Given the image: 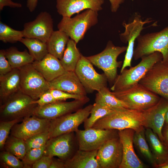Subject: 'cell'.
I'll return each instance as SVG.
<instances>
[{
  "instance_id": "43",
  "label": "cell",
  "mask_w": 168,
  "mask_h": 168,
  "mask_svg": "<svg viewBox=\"0 0 168 168\" xmlns=\"http://www.w3.org/2000/svg\"><path fill=\"white\" fill-rule=\"evenodd\" d=\"M52 161V158L44 155L35 163L32 168H49Z\"/></svg>"
},
{
  "instance_id": "26",
  "label": "cell",
  "mask_w": 168,
  "mask_h": 168,
  "mask_svg": "<svg viewBox=\"0 0 168 168\" xmlns=\"http://www.w3.org/2000/svg\"><path fill=\"white\" fill-rule=\"evenodd\" d=\"M145 134L156 165L163 163L168 158V149L158 135L150 128H146Z\"/></svg>"
},
{
  "instance_id": "35",
  "label": "cell",
  "mask_w": 168,
  "mask_h": 168,
  "mask_svg": "<svg viewBox=\"0 0 168 168\" xmlns=\"http://www.w3.org/2000/svg\"><path fill=\"white\" fill-rule=\"evenodd\" d=\"M24 37L22 30H15L0 21V40L3 42L15 43Z\"/></svg>"
},
{
  "instance_id": "34",
  "label": "cell",
  "mask_w": 168,
  "mask_h": 168,
  "mask_svg": "<svg viewBox=\"0 0 168 168\" xmlns=\"http://www.w3.org/2000/svg\"><path fill=\"white\" fill-rule=\"evenodd\" d=\"M115 109L107 108L94 103L91 111L90 116L84 122V129L92 127L98 120L111 113Z\"/></svg>"
},
{
  "instance_id": "42",
  "label": "cell",
  "mask_w": 168,
  "mask_h": 168,
  "mask_svg": "<svg viewBox=\"0 0 168 168\" xmlns=\"http://www.w3.org/2000/svg\"><path fill=\"white\" fill-rule=\"evenodd\" d=\"M58 101L53 97L49 89L42 94L34 103L37 104L40 106Z\"/></svg>"
},
{
  "instance_id": "29",
  "label": "cell",
  "mask_w": 168,
  "mask_h": 168,
  "mask_svg": "<svg viewBox=\"0 0 168 168\" xmlns=\"http://www.w3.org/2000/svg\"><path fill=\"white\" fill-rule=\"evenodd\" d=\"M4 51L5 56L13 69L19 68L34 61L26 49L20 51L16 47H11Z\"/></svg>"
},
{
  "instance_id": "36",
  "label": "cell",
  "mask_w": 168,
  "mask_h": 168,
  "mask_svg": "<svg viewBox=\"0 0 168 168\" xmlns=\"http://www.w3.org/2000/svg\"><path fill=\"white\" fill-rule=\"evenodd\" d=\"M0 168H24L22 161L12 153L3 150L0 152Z\"/></svg>"
},
{
  "instance_id": "21",
  "label": "cell",
  "mask_w": 168,
  "mask_h": 168,
  "mask_svg": "<svg viewBox=\"0 0 168 168\" xmlns=\"http://www.w3.org/2000/svg\"><path fill=\"white\" fill-rule=\"evenodd\" d=\"M168 110V100L162 97L155 105L143 111L147 122V128L151 129L163 141L162 129L165 124L166 112Z\"/></svg>"
},
{
  "instance_id": "7",
  "label": "cell",
  "mask_w": 168,
  "mask_h": 168,
  "mask_svg": "<svg viewBox=\"0 0 168 168\" xmlns=\"http://www.w3.org/2000/svg\"><path fill=\"white\" fill-rule=\"evenodd\" d=\"M112 92L129 109L141 111L152 106L161 98L159 95L148 90L139 83L127 89Z\"/></svg>"
},
{
  "instance_id": "5",
  "label": "cell",
  "mask_w": 168,
  "mask_h": 168,
  "mask_svg": "<svg viewBox=\"0 0 168 168\" xmlns=\"http://www.w3.org/2000/svg\"><path fill=\"white\" fill-rule=\"evenodd\" d=\"M137 39L138 44L133 54L135 60L158 52L162 55V61L168 62V26L158 32L140 35Z\"/></svg>"
},
{
  "instance_id": "4",
  "label": "cell",
  "mask_w": 168,
  "mask_h": 168,
  "mask_svg": "<svg viewBox=\"0 0 168 168\" xmlns=\"http://www.w3.org/2000/svg\"><path fill=\"white\" fill-rule=\"evenodd\" d=\"M98 16V12L87 9L73 17H63L57 27L77 44L87 31L97 23Z\"/></svg>"
},
{
  "instance_id": "50",
  "label": "cell",
  "mask_w": 168,
  "mask_h": 168,
  "mask_svg": "<svg viewBox=\"0 0 168 168\" xmlns=\"http://www.w3.org/2000/svg\"><path fill=\"white\" fill-rule=\"evenodd\" d=\"M168 110L167 111L165 118V124H168Z\"/></svg>"
},
{
  "instance_id": "44",
  "label": "cell",
  "mask_w": 168,
  "mask_h": 168,
  "mask_svg": "<svg viewBox=\"0 0 168 168\" xmlns=\"http://www.w3.org/2000/svg\"><path fill=\"white\" fill-rule=\"evenodd\" d=\"M6 6L12 8H20L22 5L20 3L13 2L12 0H0V10L2 11Z\"/></svg>"
},
{
  "instance_id": "22",
  "label": "cell",
  "mask_w": 168,
  "mask_h": 168,
  "mask_svg": "<svg viewBox=\"0 0 168 168\" xmlns=\"http://www.w3.org/2000/svg\"><path fill=\"white\" fill-rule=\"evenodd\" d=\"M48 82L50 89L86 96L87 92L75 71H65L61 75Z\"/></svg>"
},
{
  "instance_id": "12",
  "label": "cell",
  "mask_w": 168,
  "mask_h": 168,
  "mask_svg": "<svg viewBox=\"0 0 168 168\" xmlns=\"http://www.w3.org/2000/svg\"><path fill=\"white\" fill-rule=\"evenodd\" d=\"M74 71L87 93L98 91L107 86L108 80L104 73H97L91 63L82 55Z\"/></svg>"
},
{
  "instance_id": "49",
  "label": "cell",
  "mask_w": 168,
  "mask_h": 168,
  "mask_svg": "<svg viewBox=\"0 0 168 168\" xmlns=\"http://www.w3.org/2000/svg\"><path fill=\"white\" fill-rule=\"evenodd\" d=\"M154 167L156 168H168V158L163 163L155 165Z\"/></svg>"
},
{
  "instance_id": "37",
  "label": "cell",
  "mask_w": 168,
  "mask_h": 168,
  "mask_svg": "<svg viewBox=\"0 0 168 168\" xmlns=\"http://www.w3.org/2000/svg\"><path fill=\"white\" fill-rule=\"evenodd\" d=\"M46 145L42 147L28 150L21 160L24 168H31L33 165L44 154Z\"/></svg>"
},
{
  "instance_id": "10",
  "label": "cell",
  "mask_w": 168,
  "mask_h": 168,
  "mask_svg": "<svg viewBox=\"0 0 168 168\" xmlns=\"http://www.w3.org/2000/svg\"><path fill=\"white\" fill-rule=\"evenodd\" d=\"M139 83L168 100V62L161 60L155 63Z\"/></svg>"
},
{
  "instance_id": "18",
  "label": "cell",
  "mask_w": 168,
  "mask_h": 168,
  "mask_svg": "<svg viewBox=\"0 0 168 168\" xmlns=\"http://www.w3.org/2000/svg\"><path fill=\"white\" fill-rule=\"evenodd\" d=\"M50 124V120L35 115L26 117L21 123L13 126L10 135L25 140L36 134L48 131Z\"/></svg>"
},
{
  "instance_id": "28",
  "label": "cell",
  "mask_w": 168,
  "mask_h": 168,
  "mask_svg": "<svg viewBox=\"0 0 168 168\" xmlns=\"http://www.w3.org/2000/svg\"><path fill=\"white\" fill-rule=\"evenodd\" d=\"M77 44L70 39L63 56L60 59V63L65 71H75L82 54L76 46Z\"/></svg>"
},
{
  "instance_id": "13",
  "label": "cell",
  "mask_w": 168,
  "mask_h": 168,
  "mask_svg": "<svg viewBox=\"0 0 168 168\" xmlns=\"http://www.w3.org/2000/svg\"><path fill=\"white\" fill-rule=\"evenodd\" d=\"M118 130L100 129L92 127L76 133L79 149L91 151L98 150L109 140L119 136Z\"/></svg>"
},
{
  "instance_id": "25",
  "label": "cell",
  "mask_w": 168,
  "mask_h": 168,
  "mask_svg": "<svg viewBox=\"0 0 168 168\" xmlns=\"http://www.w3.org/2000/svg\"><path fill=\"white\" fill-rule=\"evenodd\" d=\"M98 150L78 149L70 159L65 162V168H101L96 158Z\"/></svg>"
},
{
  "instance_id": "15",
  "label": "cell",
  "mask_w": 168,
  "mask_h": 168,
  "mask_svg": "<svg viewBox=\"0 0 168 168\" xmlns=\"http://www.w3.org/2000/svg\"><path fill=\"white\" fill-rule=\"evenodd\" d=\"M151 21L148 19L142 21L141 16L137 14L132 21L127 23L124 22L123 23L125 30L123 33L119 34V37L121 41L125 43H128V45L122 66V69L131 67V63L133 57L135 41L144 29L143 26Z\"/></svg>"
},
{
  "instance_id": "6",
  "label": "cell",
  "mask_w": 168,
  "mask_h": 168,
  "mask_svg": "<svg viewBox=\"0 0 168 168\" xmlns=\"http://www.w3.org/2000/svg\"><path fill=\"white\" fill-rule=\"evenodd\" d=\"M127 46H116L109 41L104 49L100 53L86 57L91 63L101 69L108 81L113 83L117 74V69L122 65V62L118 61L119 56L126 51Z\"/></svg>"
},
{
  "instance_id": "27",
  "label": "cell",
  "mask_w": 168,
  "mask_h": 168,
  "mask_svg": "<svg viewBox=\"0 0 168 168\" xmlns=\"http://www.w3.org/2000/svg\"><path fill=\"white\" fill-rule=\"evenodd\" d=\"M69 38L63 31H54L46 43L49 53L61 59Z\"/></svg>"
},
{
  "instance_id": "33",
  "label": "cell",
  "mask_w": 168,
  "mask_h": 168,
  "mask_svg": "<svg viewBox=\"0 0 168 168\" xmlns=\"http://www.w3.org/2000/svg\"><path fill=\"white\" fill-rule=\"evenodd\" d=\"M22 160L27 151L25 140L10 135L5 143L3 150Z\"/></svg>"
},
{
  "instance_id": "51",
  "label": "cell",
  "mask_w": 168,
  "mask_h": 168,
  "mask_svg": "<svg viewBox=\"0 0 168 168\" xmlns=\"http://www.w3.org/2000/svg\"><path fill=\"white\" fill-rule=\"evenodd\" d=\"M154 0V1H156V0Z\"/></svg>"
},
{
  "instance_id": "19",
  "label": "cell",
  "mask_w": 168,
  "mask_h": 168,
  "mask_svg": "<svg viewBox=\"0 0 168 168\" xmlns=\"http://www.w3.org/2000/svg\"><path fill=\"white\" fill-rule=\"evenodd\" d=\"M135 132L132 129L118 131L123 152L122 160L119 168H143L145 167L134 150L133 137Z\"/></svg>"
},
{
  "instance_id": "2",
  "label": "cell",
  "mask_w": 168,
  "mask_h": 168,
  "mask_svg": "<svg viewBox=\"0 0 168 168\" xmlns=\"http://www.w3.org/2000/svg\"><path fill=\"white\" fill-rule=\"evenodd\" d=\"M141 58L136 65L125 68L118 75L110 88L112 91L124 90L138 83L155 63L162 60L163 57L161 53L156 52Z\"/></svg>"
},
{
  "instance_id": "45",
  "label": "cell",
  "mask_w": 168,
  "mask_h": 168,
  "mask_svg": "<svg viewBox=\"0 0 168 168\" xmlns=\"http://www.w3.org/2000/svg\"><path fill=\"white\" fill-rule=\"evenodd\" d=\"M49 168H65V161L59 159L52 158V161Z\"/></svg>"
},
{
  "instance_id": "39",
  "label": "cell",
  "mask_w": 168,
  "mask_h": 168,
  "mask_svg": "<svg viewBox=\"0 0 168 168\" xmlns=\"http://www.w3.org/2000/svg\"><path fill=\"white\" fill-rule=\"evenodd\" d=\"M23 119H17L12 120H0V149L3 150L5 142L13 126L16 124L21 122Z\"/></svg>"
},
{
  "instance_id": "47",
  "label": "cell",
  "mask_w": 168,
  "mask_h": 168,
  "mask_svg": "<svg viewBox=\"0 0 168 168\" xmlns=\"http://www.w3.org/2000/svg\"><path fill=\"white\" fill-rule=\"evenodd\" d=\"M163 142L168 149V123L165 124L162 129Z\"/></svg>"
},
{
  "instance_id": "38",
  "label": "cell",
  "mask_w": 168,
  "mask_h": 168,
  "mask_svg": "<svg viewBox=\"0 0 168 168\" xmlns=\"http://www.w3.org/2000/svg\"><path fill=\"white\" fill-rule=\"evenodd\" d=\"M50 138L48 131L35 135L25 140L27 151L33 148H37L45 146Z\"/></svg>"
},
{
  "instance_id": "16",
  "label": "cell",
  "mask_w": 168,
  "mask_h": 168,
  "mask_svg": "<svg viewBox=\"0 0 168 168\" xmlns=\"http://www.w3.org/2000/svg\"><path fill=\"white\" fill-rule=\"evenodd\" d=\"M53 27L50 14L46 11L41 12L34 20L24 24V37L37 39L46 43L54 31Z\"/></svg>"
},
{
  "instance_id": "31",
  "label": "cell",
  "mask_w": 168,
  "mask_h": 168,
  "mask_svg": "<svg viewBox=\"0 0 168 168\" xmlns=\"http://www.w3.org/2000/svg\"><path fill=\"white\" fill-rule=\"evenodd\" d=\"M19 42L27 48L34 61L42 60L49 53L47 43L39 39L23 37Z\"/></svg>"
},
{
  "instance_id": "20",
  "label": "cell",
  "mask_w": 168,
  "mask_h": 168,
  "mask_svg": "<svg viewBox=\"0 0 168 168\" xmlns=\"http://www.w3.org/2000/svg\"><path fill=\"white\" fill-rule=\"evenodd\" d=\"M105 0H56L58 13L63 17H71L85 9L98 12L103 9Z\"/></svg>"
},
{
  "instance_id": "24",
  "label": "cell",
  "mask_w": 168,
  "mask_h": 168,
  "mask_svg": "<svg viewBox=\"0 0 168 168\" xmlns=\"http://www.w3.org/2000/svg\"><path fill=\"white\" fill-rule=\"evenodd\" d=\"M21 77L19 68H14L10 72L0 76V104L20 91Z\"/></svg>"
},
{
  "instance_id": "46",
  "label": "cell",
  "mask_w": 168,
  "mask_h": 168,
  "mask_svg": "<svg viewBox=\"0 0 168 168\" xmlns=\"http://www.w3.org/2000/svg\"><path fill=\"white\" fill-rule=\"evenodd\" d=\"M125 0H109L110 3V9L113 12H116L121 4L123 3Z\"/></svg>"
},
{
  "instance_id": "1",
  "label": "cell",
  "mask_w": 168,
  "mask_h": 168,
  "mask_svg": "<svg viewBox=\"0 0 168 168\" xmlns=\"http://www.w3.org/2000/svg\"><path fill=\"white\" fill-rule=\"evenodd\" d=\"M92 127L118 130L132 129L137 132L146 128L147 122L143 111L120 108L99 119Z\"/></svg>"
},
{
  "instance_id": "48",
  "label": "cell",
  "mask_w": 168,
  "mask_h": 168,
  "mask_svg": "<svg viewBox=\"0 0 168 168\" xmlns=\"http://www.w3.org/2000/svg\"><path fill=\"white\" fill-rule=\"evenodd\" d=\"M38 2V0H27L26 6L30 12L34 11L37 6Z\"/></svg>"
},
{
  "instance_id": "9",
  "label": "cell",
  "mask_w": 168,
  "mask_h": 168,
  "mask_svg": "<svg viewBox=\"0 0 168 168\" xmlns=\"http://www.w3.org/2000/svg\"><path fill=\"white\" fill-rule=\"evenodd\" d=\"M19 69L20 91L34 100L38 99L42 94L50 89L48 82L34 67L32 63Z\"/></svg>"
},
{
  "instance_id": "40",
  "label": "cell",
  "mask_w": 168,
  "mask_h": 168,
  "mask_svg": "<svg viewBox=\"0 0 168 168\" xmlns=\"http://www.w3.org/2000/svg\"><path fill=\"white\" fill-rule=\"evenodd\" d=\"M49 91L54 98L58 101H64L69 99H81L87 96H86L71 93L58 89H49Z\"/></svg>"
},
{
  "instance_id": "23",
  "label": "cell",
  "mask_w": 168,
  "mask_h": 168,
  "mask_svg": "<svg viewBox=\"0 0 168 168\" xmlns=\"http://www.w3.org/2000/svg\"><path fill=\"white\" fill-rule=\"evenodd\" d=\"M32 64L48 82L61 75L65 71L60 60L49 53H48L40 61H34Z\"/></svg>"
},
{
  "instance_id": "41",
  "label": "cell",
  "mask_w": 168,
  "mask_h": 168,
  "mask_svg": "<svg viewBox=\"0 0 168 168\" xmlns=\"http://www.w3.org/2000/svg\"><path fill=\"white\" fill-rule=\"evenodd\" d=\"M13 68L6 58L4 49L0 50V76L5 75L11 72Z\"/></svg>"
},
{
  "instance_id": "17",
  "label": "cell",
  "mask_w": 168,
  "mask_h": 168,
  "mask_svg": "<svg viewBox=\"0 0 168 168\" xmlns=\"http://www.w3.org/2000/svg\"><path fill=\"white\" fill-rule=\"evenodd\" d=\"M123 153L118 136L108 140L98 149L96 158L101 168H119Z\"/></svg>"
},
{
  "instance_id": "30",
  "label": "cell",
  "mask_w": 168,
  "mask_h": 168,
  "mask_svg": "<svg viewBox=\"0 0 168 168\" xmlns=\"http://www.w3.org/2000/svg\"><path fill=\"white\" fill-rule=\"evenodd\" d=\"M97 92L96 95V103L112 109H129L125 103L116 97L107 86L104 87Z\"/></svg>"
},
{
  "instance_id": "32",
  "label": "cell",
  "mask_w": 168,
  "mask_h": 168,
  "mask_svg": "<svg viewBox=\"0 0 168 168\" xmlns=\"http://www.w3.org/2000/svg\"><path fill=\"white\" fill-rule=\"evenodd\" d=\"M145 130L144 128L135 132L133 143L139 153L154 167L156 163L146 140Z\"/></svg>"
},
{
  "instance_id": "14",
  "label": "cell",
  "mask_w": 168,
  "mask_h": 168,
  "mask_svg": "<svg viewBox=\"0 0 168 168\" xmlns=\"http://www.w3.org/2000/svg\"><path fill=\"white\" fill-rule=\"evenodd\" d=\"M89 100L87 96L83 99L70 102L58 101L42 106L38 105L35 115L51 120L77 111L82 108Z\"/></svg>"
},
{
  "instance_id": "3",
  "label": "cell",
  "mask_w": 168,
  "mask_h": 168,
  "mask_svg": "<svg viewBox=\"0 0 168 168\" xmlns=\"http://www.w3.org/2000/svg\"><path fill=\"white\" fill-rule=\"evenodd\" d=\"M21 91L0 105V120L8 121L34 115L38 105Z\"/></svg>"
},
{
  "instance_id": "8",
  "label": "cell",
  "mask_w": 168,
  "mask_h": 168,
  "mask_svg": "<svg viewBox=\"0 0 168 168\" xmlns=\"http://www.w3.org/2000/svg\"><path fill=\"white\" fill-rule=\"evenodd\" d=\"M93 105L90 104L77 111L50 120L48 132L50 138L74 132L90 115Z\"/></svg>"
},
{
  "instance_id": "11",
  "label": "cell",
  "mask_w": 168,
  "mask_h": 168,
  "mask_svg": "<svg viewBox=\"0 0 168 168\" xmlns=\"http://www.w3.org/2000/svg\"><path fill=\"white\" fill-rule=\"evenodd\" d=\"M79 149L77 140L74 132L50 138L46 144L44 155L56 156L64 161L70 159Z\"/></svg>"
}]
</instances>
